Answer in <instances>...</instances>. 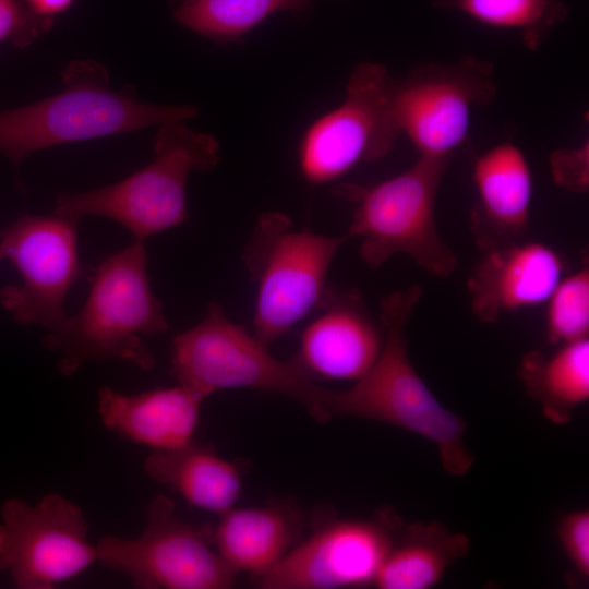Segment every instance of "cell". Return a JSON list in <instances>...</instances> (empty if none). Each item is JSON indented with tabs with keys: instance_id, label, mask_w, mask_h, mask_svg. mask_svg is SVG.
<instances>
[{
	"instance_id": "1",
	"label": "cell",
	"mask_w": 589,
	"mask_h": 589,
	"mask_svg": "<svg viewBox=\"0 0 589 589\" xmlns=\"http://www.w3.org/2000/svg\"><path fill=\"white\" fill-rule=\"evenodd\" d=\"M423 294L419 285L381 299L383 344L371 369L345 390L326 389L324 408L332 419L378 421L431 442L445 472L465 476L473 465L465 420L444 407L408 356L406 326Z\"/></svg>"
},
{
	"instance_id": "10",
	"label": "cell",
	"mask_w": 589,
	"mask_h": 589,
	"mask_svg": "<svg viewBox=\"0 0 589 589\" xmlns=\"http://www.w3.org/2000/svg\"><path fill=\"white\" fill-rule=\"evenodd\" d=\"M81 220L52 212L21 215L0 232V260H9L21 284L0 289V304L21 324L57 329L68 317L64 301L84 276L77 249Z\"/></svg>"
},
{
	"instance_id": "26",
	"label": "cell",
	"mask_w": 589,
	"mask_h": 589,
	"mask_svg": "<svg viewBox=\"0 0 589 589\" xmlns=\"http://www.w3.org/2000/svg\"><path fill=\"white\" fill-rule=\"evenodd\" d=\"M558 542L578 577H589V510L577 509L560 517L556 525Z\"/></svg>"
},
{
	"instance_id": "5",
	"label": "cell",
	"mask_w": 589,
	"mask_h": 589,
	"mask_svg": "<svg viewBox=\"0 0 589 589\" xmlns=\"http://www.w3.org/2000/svg\"><path fill=\"white\" fill-rule=\"evenodd\" d=\"M154 159L129 177L79 193L59 192L53 212L77 220L86 216L112 219L134 240L145 241L189 219L187 183L192 171H209L219 161V144L183 121L158 125Z\"/></svg>"
},
{
	"instance_id": "27",
	"label": "cell",
	"mask_w": 589,
	"mask_h": 589,
	"mask_svg": "<svg viewBox=\"0 0 589 589\" xmlns=\"http://www.w3.org/2000/svg\"><path fill=\"white\" fill-rule=\"evenodd\" d=\"M549 164L554 183L573 193L585 194L589 189V143L578 147L557 148L550 154Z\"/></svg>"
},
{
	"instance_id": "2",
	"label": "cell",
	"mask_w": 589,
	"mask_h": 589,
	"mask_svg": "<svg viewBox=\"0 0 589 589\" xmlns=\"http://www.w3.org/2000/svg\"><path fill=\"white\" fill-rule=\"evenodd\" d=\"M147 264L144 242L134 240L94 267L82 310L41 339L58 356L61 375L72 376L91 361L124 362L144 371L155 366L143 338L166 333L168 323L151 289Z\"/></svg>"
},
{
	"instance_id": "7",
	"label": "cell",
	"mask_w": 589,
	"mask_h": 589,
	"mask_svg": "<svg viewBox=\"0 0 589 589\" xmlns=\"http://www.w3.org/2000/svg\"><path fill=\"white\" fill-rule=\"evenodd\" d=\"M348 237L294 229L280 212L262 214L242 261L255 285L252 334L268 346L320 304L335 255Z\"/></svg>"
},
{
	"instance_id": "16",
	"label": "cell",
	"mask_w": 589,
	"mask_h": 589,
	"mask_svg": "<svg viewBox=\"0 0 589 589\" xmlns=\"http://www.w3.org/2000/svg\"><path fill=\"white\" fill-rule=\"evenodd\" d=\"M472 179L477 201L470 213V228L483 251L525 239L533 180L524 153L505 141L478 156Z\"/></svg>"
},
{
	"instance_id": "19",
	"label": "cell",
	"mask_w": 589,
	"mask_h": 589,
	"mask_svg": "<svg viewBox=\"0 0 589 589\" xmlns=\"http://www.w3.org/2000/svg\"><path fill=\"white\" fill-rule=\"evenodd\" d=\"M143 469L156 483L169 486L189 505L221 515L237 503L242 479L239 467L213 447L191 443L153 450Z\"/></svg>"
},
{
	"instance_id": "9",
	"label": "cell",
	"mask_w": 589,
	"mask_h": 589,
	"mask_svg": "<svg viewBox=\"0 0 589 589\" xmlns=\"http://www.w3.org/2000/svg\"><path fill=\"white\" fill-rule=\"evenodd\" d=\"M496 93L486 60L465 56L452 64H419L401 79L390 76L389 119L420 155L454 156L467 145L472 108L491 105Z\"/></svg>"
},
{
	"instance_id": "18",
	"label": "cell",
	"mask_w": 589,
	"mask_h": 589,
	"mask_svg": "<svg viewBox=\"0 0 589 589\" xmlns=\"http://www.w3.org/2000/svg\"><path fill=\"white\" fill-rule=\"evenodd\" d=\"M299 527L298 514L286 505L233 506L219 515L213 542L231 570L257 577L291 550Z\"/></svg>"
},
{
	"instance_id": "25",
	"label": "cell",
	"mask_w": 589,
	"mask_h": 589,
	"mask_svg": "<svg viewBox=\"0 0 589 589\" xmlns=\"http://www.w3.org/2000/svg\"><path fill=\"white\" fill-rule=\"evenodd\" d=\"M53 22L32 13L23 0H0V43L9 41L24 48L50 31Z\"/></svg>"
},
{
	"instance_id": "21",
	"label": "cell",
	"mask_w": 589,
	"mask_h": 589,
	"mask_svg": "<svg viewBox=\"0 0 589 589\" xmlns=\"http://www.w3.org/2000/svg\"><path fill=\"white\" fill-rule=\"evenodd\" d=\"M517 373L546 419L564 424L589 398V339L562 344L550 357L530 351L522 357Z\"/></svg>"
},
{
	"instance_id": "28",
	"label": "cell",
	"mask_w": 589,
	"mask_h": 589,
	"mask_svg": "<svg viewBox=\"0 0 589 589\" xmlns=\"http://www.w3.org/2000/svg\"><path fill=\"white\" fill-rule=\"evenodd\" d=\"M36 16L53 22L56 16L67 12L75 0H23Z\"/></svg>"
},
{
	"instance_id": "24",
	"label": "cell",
	"mask_w": 589,
	"mask_h": 589,
	"mask_svg": "<svg viewBox=\"0 0 589 589\" xmlns=\"http://www.w3.org/2000/svg\"><path fill=\"white\" fill-rule=\"evenodd\" d=\"M546 302L545 336L549 344L562 345L587 338L589 333L588 265L562 278Z\"/></svg>"
},
{
	"instance_id": "12",
	"label": "cell",
	"mask_w": 589,
	"mask_h": 589,
	"mask_svg": "<svg viewBox=\"0 0 589 589\" xmlns=\"http://www.w3.org/2000/svg\"><path fill=\"white\" fill-rule=\"evenodd\" d=\"M389 79L383 64L354 67L341 105L314 121L301 141L299 167L306 181L327 183L392 151L398 135L388 112Z\"/></svg>"
},
{
	"instance_id": "3",
	"label": "cell",
	"mask_w": 589,
	"mask_h": 589,
	"mask_svg": "<svg viewBox=\"0 0 589 589\" xmlns=\"http://www.w3.org/2000/svg\"><path fill=\"white\" fill-rule=\"evenodd\" d=\"M60 79L61 92L0 111V152L14 166L52 146L184 121L199 113L191 105L142 101L131 85L112 87L106 67L93 59L70 61Z\"/></svg>"
},
{
	"instance_id": "15",
	"label": "cell",
	"mask_w": 589,
	"mask_h": 589,
	"mask_svg": "<svg viewBox=\"0 0 589 589\" xmlns=\"http://www.w3.org/2000/svg\"><path fill=\"white\" fill-rule=\"evenodd\" d=\"M565 267L563 256L539 241L483 251L467 283L472 314L489 324L506 312L546 302Z\"/></svg>"
},
{
	"instance_id": "22",
	"label": "cell",
	"mask_w": 589,
	"mask_h": 589,
	"mask_svg": "<svg viewBox=\"0 0 589 589\" xmlns=\"http://www.w3.org/2000/svg\"><path fill=\"white\" fill-rule=\"evenodd\" d=\"M313 0H170L171 15L183 27L218 45L240 40L277 12H302Z\"/></svg>"
},
{
	"instance_id": "4",
	"label": "cell",
	"mask_w": 589,
	"mask_h": 589,
	"mask_svg": "<svg viewBox=\"0 0 589 589\" xmlns=\"http://www.w3.org/2000/svg\"><path fill=\"white\" fill-rule=\"evenodd\" d=\"M453 158L420 155L412 167L377 184L332 188L336 197L354 205L346 236L360 240V256L371 269L406 254L433 277L447 278L455 271L457 257L435 221L437 192Z\"/></svg>"
},
{
	"instance_id": "11",
	"label": "cell",
	"mask_w": 589,
	"mask_h": 589,
	"mask_svg": "<svg viewBox=\"0 0 589 589\" xmlns=\"http://www.w3.org/2000/svg\"><path fill=\"white\" fill-rule=\"evenodd\" d=\"M87 529L82 508L58 493L36 504L9 498L1 507L0 572L20 589H52L97 562Z\"/></svg>"
},
{
	"instance_id": "14",
	"label": "cell",
	"mask_w": 589,
	"mask_h": 589,
	"mask_svg": "<svg viewBox=\"0 0 589 589\" xmlns=\"http://www.w3.org/2000/svg\"><path fill=\"white\" fill-rule=\"evenodd\" d=\"M315 311V317L300 335L292 359L315 381H358L378 357L382 325L354 289L327 287Z\"/></svg>"
},
{
	"instance_id": "8",
	"label": "cell",
	"mask_w": 589,
	"mask_h": 589,
	"mask_svg": "<svg viewBox=\"0 0 589 589\" xmlns=\"http://www.w3.org/2000/svg\"><path fill=\"white\" fill-rule=\"evenodd\" d=\"M146 525L135 538L105 536L96 545L97 562L128 576L142 589H228L237 574L213 542V528L176 514L166 495L145 508Z\"/></svg>"
},
{
	"instance_id": "23",
	"label": "cell",
	"mask_w": 589,
	"mask_h": 589,
	"mask_svg": "<svg viewBox=\"0 0 589 589\" xmlns=\"http://www.w3.org/2000/svg\"><path fill=\"white\" fill-rule=\"evenodd\" d=\"M432 5L460 11L491 27L516 29L529 50L538 49L568 13L564 0H434Z\"/></svg>"
},
{
	"instance_id": "17",
	"label": "cell",
	"mask_w": 589,
	"mask_h": 589,
	"mask_svg": "<svg viewBox=\"0 0 589 589\" xmlns=\"http://www.w3.org/2000/svg\"><path fill=\"white\" fill-rule=\"evenodd\" d=\"M203 398L177 385L137 394L104 386L97 393L101 423L116 434L141 445L172 449L193 441Z\"/></svg>"
},
{
	"instance_id": "6",
	"label": "cell",
	"mask_w": 589,
	"mask_h": 589,
	"mask_svg": "<svg viewBox=\"0 0 589 589\" xmlns=\"http://www.w3.org/2000/svg\"><path fill=\"white\" fill-rule=\"evenodd\" d=\"M170 373L203 399L231 388L273 393L299 402L325 423L326 388L308 375L293 359L273 356L243 325L232 322L217 302L203 320L172 340Z\"/></svg>"
},
{
	"instance_id": "13",
	"label": "cell",
	"mask_w": 589,
	"mask_h": 589,
	"mask_svg": "<svg viewBox=\"0 0 589 589\" xmlns=\"http://www.w3.org/2000/svg\"><path fill=\"white\" fill-rule=\"evenodd\" d=\"M404 521L382 513L373 519H334L255 577L261 589H338L374 584Z\"/></svg>"
},
{
	"instance_id": "20",
	"label": "cell",
	"mask_w": 589,
	"mask_h": 589,
	"mask_svg": "<svg viewBox=\"0 0 589 589\" xmlns=\"http://www.w3.org/2000/svg\"><path fill=\"white\" fill-rule=\"evenodd\" d=\"M470 540L444 524L404 522L373 586L378 589H429L468 555Z\"/></svg>"
}]
</instances>
